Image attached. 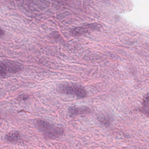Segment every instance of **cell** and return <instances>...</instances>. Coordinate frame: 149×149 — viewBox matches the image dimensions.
Returning a JSON list of instances; mask_svg holds the SVG:
<instances>
[{
    "label": "cell",
    "mask_w": 149,
    "mask_h": 149,
    "mask_svg": "<svg viewBox=\"0 0 149 149\" xmlns=\"http://www.w3.org/2000/svg\"><path fill=\"white\" fill-rule=\"evenodd\" d=\"M36 124L38 129L47 139H56L64 133L63 128L52 124L45 120H37Z\"/></svg>",
    "instance_id": "obj_1"
},
{
    "label": "cell",
    "mask_w": 149,
    "mask_h": 149,
    "mask_svg": "<svg viewBox=\"0 0 149 149\" xmlns=\"http://www.w3.org/2000/svg\"><path fill=\"white\" fill-rule=\"evenodd\" d=\"M57 90L62 93L74 95L79 98H84L87 95L86 91L82 86L72 82L60 83L58 86Z\"/></svg>",
    "instance_id": "obj_2"
},
{
    "label": "cell",
    "mask_w": 149,
    "mask_h": 149,
    "mask_svg": "<svg viewBox=\"0 0 149 149\" xmlns=\"http://www.w3.org/2000/svg\"><path fill=\"white\" fill-rule=\"evenodd\" d=\"M0 65L6 75L9 74H15L22 70L21 65L14 61H3L0 62Z\"/></svg>",
    "instance_id": "obj_3"
},
{
    "label": "cell",
    "mask_w": 149,
    "mask_h": 149,
    "mask_svg": "<svg viewBox=\"0 0 149 149\" xmlns=\"http://www.w3.org/2000/svg\"><path fill=\"white\" fill-rule=\"evenodd\" d=\"M91 112L90 109L86 106L71 107L68 109L69 114L71 116H76L83 114L88 113Z\"/></svg>",
    "instance_id": "obj_4"
},
{
    "label": "cell",
    "mask_w": 149,
    "mask_h": 149,
    "mask_svg": "<svg viewBox=\"0 0 149 149\" xmlns=\"http://www.w3.org/2000/svg\"><path fill=\"white\" fill-rule=\"evenodd\" d=\"M20 135L17 131L10 132L6 134L5 139L8 141L10 142H16L20 139Z\"/></svg>",
    "instance_id": "obj_5"
},
{
    "label": "cell",
    "mask_w": 149,
    "mask_h": 149,
    "mask_svg": "<svg viewBox=\"0 0 149 149\" xmlns=\"http://www.w3.org/2000/svg\"><path fill=\"white\" fill-rule=\"evenodd\" d=\"M88 30L83 27H77L71 31V33L74 36H79L88 32Z\"/></svg>",
    "instance_id": "obj_6"
},
{
    "label": "cell",
    "mask_w": 149,
    "mask_h": 149,
    "mask_svg": "<svg viewBox=\"0 0 149 149\" xmlns=\"http://www.w3.org/2000/svg\"><path fill=\"white\" fill-rule=\"evenodd\" d=\"M143 112L149 117V93L146 95L143 98Z\"/></svg>",
    "instance_id": "obj_7"
},
{
    "label": "cell",
    "mask_w": 149,
    "mask_h": 149,
    "mask_svg": "<svg viewBox=\"0 0 149 149\" xmlns=\"http://www.w3.org/2000/svg\"><path fill=\"white\" fill-rule=\"evenodd\" d=\"M98 120L104 125H109L111 121L109 116L106 115L102 114L98 117Z\"/></svg>",
    "instance_id": "obj_8"
},
{
    "label": "cell",
    "mask_w": 149,
    "mask_h": 149,
    "mask_svg": "<svg viewBox=\"0 0 149 149\" xmlns=\"http://www.w3.org/2000/svg\"><path fill=\"white\" fill-rule=\"evenodd\" d=\"M5 76H6V74H5L1 66V65H0V77H4Z\"/></svg>",
    "instance_id": "obj_9"
},
{
    "label": "cell",
    "mask_w": 149,
    "mask_h": 149,
    "mask_svg": "<svg viewBox=\"0 0 149 149\" xmlns=\"http://www.w3.org/2000/svg\"><path fill=\"white\" fill-rule=\"evenodd\" d=\"M28 98H29V97H28L27 95H22V96H21V99L22 100H27Z\"/></svg>",
    "instance_id": "obj_10"
},
{
    "label": "cell",
    "mask_w": 149,
    "mask_h": 149,
    "mask_svg": "<svg viewBox=\"0 0 149 149\" xmlns=\"http://www.w3.org/2000/svg\"><path fill=\"white\" fill-rule=\"evenodd\" d=\"M4 35V31L0 28V37Z\"/></svg>",
    "instance_id": "obj_11"
}]
</instances>
